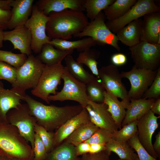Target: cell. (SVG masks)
Instances as JSON below:
<instances>
[{
	"instance_id": "7c38bea8",
	"label": "cell",
	"mask_w": 160,
	"mask_h": 160,
	"mask_svg": "<svg viewBox=\"0 0 160 160\" xmlns=\"http://www.w3.org/2000/svg\"><path fill=\"white\" fill-rule=\"evenodd\" d=\"M160 10L153 0H138L124 15L116 19L107 21L105 24L115 34L130 23L150 12Z\"/></svg>"
},
{
	"instance_id": "277c9868",
	"label": "cell",
	"mask_w": 160,
	"mask_h": 160,
	"mask_svg": "<svg viewBox=\"0 0 160 160\" xmlns=\"http://www.w3.org/2000/svg\"><path fill=\"white\" fill-rule=\"evenodd\" d=\"M45 65L33 55L28 56L24 64L17 69L16 79L10 89L24 96L27 90L36 86Z\"/></svg>"
},
{
	"instance_id": "ba28073f",
	"label": "cell",
	"mask_w": 160,
	"mask_h": 160,
	"mask_svg": "<svg viewBox=\"0 0 160 160\" xmlns=\"http://www.w3.org/2000/svg\"><path fill=\"white\" fill-rule=\"evenodd\" d=\"M62 79L64 81L62 89L55 95H49L48 97L49 102L72 100L78 102L80 105L84 107L87 106L89 99L86 92V84L72 76L65 66Z\"/></svg>"
},
{
	"instance_id": "5b68a950",
	"label": "cell",
	"mask_w": 160,
	"mask_h": 160,
	"mask_svg": "<svg viewBox=\"0 0 160 160\" xmlns=\"http://www.w3.org/2000/svg\"><path fill=\"white\" fill-rule=\"evenodd\" d=\"M64 68L62 62L53 65H45L36 86L31 90L32 94L49 104L48 97L50 94L54 95L57 93Z\"/></svg>"
},
{
	"instance_id": "8992f818",
	"label": "cell",
	"mask_w": 160,
	"mask_h": 160,
	"mask_svg": "<svg viewBox=\"0 0 160 160\" xmlns=\"http://www.w3.org/2000/svg\"><path fill=\"white\" fill-rule=\"evenodd\" d=\"M6 119L7 122L15 126L21 135L30 143L33 151L35 133L34 128L37 122L31 114L27 104L20 103L16 108L9 110L7 113Z\"/></svg>"
},
{
	"instance_id": "bcb514c9",
	"label": "cell",
	"mask_w": 160,
	"mask_h": 160,
	"mask_svg": "<svg viewBox=\"0 0 160 160\" xmlns=\"http://www.w3.org/2000/svg\"><path fill=\"white\" fill-rule=\"evenodd\" d=\"M75 147L78 156L89 153L90 144L85 142L79 143Z\"/></svg>"
},
{
	"instance_id": "7dc6e473",
	"label": "cell",
	"mask_w": 160,
	"mask_h": 160,
	"mask_svg": "<svg viewBox=\"0 0 160 160\" xmlns=\"http://www.w3.org/2000/svg\"><path fill=\"white\" fill-rule=\"evenodd\" d=\"M105 145L104 144H90L89 153H95L105 150Z\"/></svg>"
},
{
	"instance_id": "7a4b0ae2",
	"label": "cell",
	"mask_w": 160,
	"mask_h": 160,
	"mask_svg": "<svg viewBox=\"0 0 160 160\" xmlns=\"http://www.w3.org/2000/svg\"><path fill=\"white\" fill-rule=\"evenodd\" d=\"M46 26V33L51 39L67 40L82 31L88 24V18L83 12L65 9L51 12Z\"/></svg>"
},
{
	"instance_id": "c3c4849f",
	"label": "cell",
	"mask_w": 160,
	"mask_h": 160,
	"mask_svg": "<svg viewBox=\"0 0 160 160\" xmlns=\"http://www.w3.org/2000/svg\"><path fill=\"white\" fill-rule=\"evenodd\" d=\"M150 110L154 113L160 115V97L156 99L152 103Z\"/></svg>"
},
{
	"instance_id": "8fae6325",
	"label": "cell",
	"mask_w": 160,
	"mask_h": 160,
	"mask_svg": "<svg viewBox=\"0 0 160 160\" xmlns=\"http://www.w3.org/2000/svg\"><path fill=\"white\" fill-rule=\"evenodd\" d=\"M157 72V70L137 68L134 65L130 71L120 73L122 78L127 79L130 82L131 88L128 92L129 100L142 98L154 80Z\"/></svg>"
},
{
	"instance_id": "4dcf8cb0",
	"label": "cell",
	"mask_w": 160,
	"mask_h": 160,
	"mask_svg": "<svg viewBox=\"0 0 160 160\" xmlns=\"http://www.w3.org/2000/svg\"><path fill=\"white\" fill-rule=\"evenodd\" d=\"M64 60L67 70L77 80L86 84L95 77L84 68L82 64L75 61L71 55L66 56Z\"/></svg>"
},
{
	"instance_id": "db71d44e",
	"label": "cell",
	"mask_w": 160,
	"mask_h": 160,
	"mask_svg": "<svg viewBox=\"0 0 160 160\" xmlns=\"http://www.w3.org/2000/svg\"><path fill=\"white\" fill-rule=\"evenodd\" d=\"M11 160H19L18 159L15 158H11Z\"/></svg>"
},
{
	"instance_id": "30bf717a",
	"label": "cell",
	"mask_w": 160,
	"mask_h": 160,
	"mask_svg": "<svg viewBox=\"0 0 160 160\" xmlns=\"http://www.w3.org/2000/svg\"><path fill=\"white\" fill-rule=\"evenodd\" d=\"M49 17L33 5L30 17L25 24L30 31L32 41L31 48L35 53H39L43 46L50 40L46 33V26Z\"/></svg>"
},
{
	"instance_id": "ee69618b",
	"label": "cell",
	"mask_w": 160,
	"mask_h": 160,
	"mask_svg": "<svg viewBox=\"0 0 160 160\" xmlns=\"http://www.w3.org/2000/svg\"><path fill=\"white\" fill-rule=\"evenodd\" d=\"M11 15V10L0 9V28L4 30L7 28Z\"/></svg>"
},
{
	"instance_id": "9c48e42d",
	"label": "cell",
	"mask_w": 160,
	"mask_h": 160,
	"mask_svg": "<svg viewBox=\"0 0 160 160\" xmlns=\"http://www.w3.org/2000/svg\"><path fill=\"white\" fill-rule=\"evenodd\" d=\"M129 49L136 68L155 71L160 67V44L140 41Z\"/></svg>"
},
{
	"instance_id": "60d3db41",
	"label": "cell",
	"mask_w": 160,
	"mask_h": 160,
	"mask_svg": "<svg viewBox=\"0 0 160 160\" xmlns=\"http://www.w3.org/2000/svg\"><path fill=\"white\" fill-rule=\"evenodd\" d=\"M160 97V67L157 70L156 75L149 88L145 91L142 98L156 99Z\"/></svg>"
},
{
	"instance_id": "6da1fadb",
	"label": "cell",
	"mask_w": 160,
	"mask_h": 160,
	"mask_svg": "<svg viewBox=\"0 0 160 160\" xmlns=\"http://www.w3.org/2000/svg\"><path fill=\"white\" fill-rule=\"evenodd\" d=\"M22 97V100L28 105L31 114L36 118L37 124L49 132L57 130L80 112L84 107L80 105L62 107L46 105L28 95Z\"/></svg>"
},
{
	"instance_id": "f1b7e54d",
	"label": "cell",
	"mask_w": 160,
	"mask_h": 160,
	"mask_svg": "<svg viewBox=\"0 0 160 160\" xmlns=\"http://www.w3.org/2000/svg\"><path fill=\"white\" fill-rule=\"evenodd\" d=\"M137 0H115L103 11L106 19L111 21L124 15L136 3Z\"/></svg>"
},
{
	"instance_id": "d590c367",
	"label": "cell",
	"mask_w": 160,
	"mask_h": 160,
	"mask_svg": "<svg viewBox=\"0 0 160 160\" xmlns=\"http://www.w3.org/2000/svg\"><path fill=\"white\" fill-rule=\"evenodd\" d=\"M25 54H16L11 51L0 49V61L12 66L17 69L21 66L27 58Z\"/></svg>"
},
{
	"instance_id": "603a6c76",
	"label": "cell",
	"mask_w": 160,
	"mask_h": 160,
	"mask_svg": "<svg viewBox=\"0 0 160 160\" xmlns=\"http://www.w3.org/2000/svg\"><path fill=\"white\" fill-rule=\"evenodd\" d=\"M21 100L22 96L11 89H5L0 81V122H7V113L10 109L16 108Z\"/></svg>"
},
{
	"instance_id": "7bdbcfd3",
	"label": "cell",
	"mask_w": 160,
	"mask_h": 160,
	"mask_svg": "<svg viewBox=\"0 0 160 160\" xmlns=\"http://www.w3.org/2000/svg\"><path fill=\"white\" fill-rule=\"evenodd\" d=\"M111 153L106 150L95 153H88L82 155L81 160H109Z\"/></svg>"
},
{
	"instance_id": "d6986e66",
	"label": "cell",
	"mask_w": 160,
	"mask_h": 160,
	"mask_svg": "<svg viewBox=\"0 0 160 160\" xmlns=\"http://www.w3.org/2000/svg\"><path fill=\"white\" fill-rule=\"evenodd\" d=\"M90 121L88 113L85 107L80 112L68 120L55 132V147L61 143L81 125Z\"/></svg>"
},
{
	"instance_id": "83f0119b",
	"label": "cell",
	"mask_w": 160,
	"mask_h": 160,
	"mask_svg": "<svg viewBox=\"0 0 160 160\" xmlns=\"http://www.w3.org/2000/svg\"><path fill=\"white\" fill-rule=\"evenodd\" d=\"M105 145V150L110 153L112 152L115 153L120 159L139 160L137 154L127 142H120L112 139Z\"/></svg>"
},
{
	"instance_id": "4fadbf2b",
	"label": "cell",
	"mask_w": 160,
	"mask_h": 160,
	"mask_svg": "<svg viewBox=\"0 0 160 160\" xmlns=\"http://www.w3.org/2000/svg\"><path fill=\"white\" fill-rule=\"evenodd\" d=\"M98 77L105 90L125 102H130L128 92L121 81V73L116 66L110 64L98 69Z\"/></svg>"
},
{
	"instance_id": "b9f144b4",
	"label": "cell",
	"mask_w": 160,
	"mask_h": 160,
	"mask_svg": "<svg viewBox=\"0 0 160 160\" xmlns=\"http://www.w3.org/2000/svg\"><path fill=\"white\" fill-rule=\"evenodd\" d=\"M33 152V160H44L48 154L41 138L36 133L35 135Z\"/></svg>"
},
{
	"instance_id": "cb8c5ba5",
	"label": "cell",
	"mask_w": 160,
	"mask_h": 160,
	"mask_svg": "<svg viewBox=\"0 0 160 160\" xmlns=\"http://www.w3.org/2000/svg\"><path fill=\"white\" fill-rule=\"evenodd\" d=\"M104 94V100L103 103L108 106V111L111 115L118 129H120L125 116L126 107L129 103L119 101L117 97L105 90Z\"/></svg>"
},
{
	"instance_id": "5bb4252c",
	"label": "cell",
	"mask_w": 160,
	"mask_h": 160,
	"mask_svg": "<svg viewBox=\"0 0 160 160\" xmlns=\"http://www.w3.org/2000/svg\"><path fill=\"white\" fill-rule=\"evenodd\" d=\"M159 117L156 116L150 110L137 119L138 140L149 154L156 159L159 157L153 148L152 138L158 127L157 120Z\"/></svg>"
},
{
	"instance_id": "3957f363",
	"label": "cell",
	"mask_w": 160,
	"mask_h": 160,
	"mask_svg": "<svg viewBox=\"0 0 160 160\" xmlns=\"http://www.w3.org/2000/svg\"><path fill=\"white\" fill-rule=\"evenodd\" d=\"M0 151L10 158L33 160V151L17 128L8 122H0Z\"/></svg>"
},
{
	"instance_id": "74e56055",
	"label": "cell",
	"mask_w": 160,
	"mask_h": 160,
	"mask_svg": "<svg viewBox=\"0 0 160 160\" xmlns=\"http://www.w3.org/2000/svg\"><path fill=\"white\" fill-rule=\"evenodd\" d=\"M113 132L108 129L99 128L85 142L89 144H100L105 145L112 139Z\"/></svg>"
},
{
	"instance_id": "9a60e30c",
	"label": "cell",
	"mask_w": 160,
	"mask_h": 160,
	"mask_svg": "<svg viewBox=\"0 0 160 160\" xmlns=\"http://www.w3.org/2000/svg\"><path fill=\"white\" fill-rule=\"evenodd\" d=\"M106 105L89 100L85 108L87 110L92 123L99 128L110 130L113 132L118 128L111 115L108 111Z\"/></svg>"
},
{
	"instance_id": "44dd1931",
	"label": "cell",
	"mask_w": 160,
	"mask_h": 160,
	"mask_svg": "<svg viewBox=\"0 0 160 160\" xmlns=\"http://www.w3.org/2000/svg\"><path fill=\"white\" fill-rule=\"evenodd\" d=\"M143 20L137 19L130 23L116 33L118 41L130 47L140 41Z\"/></svg>"
},
{
	"instance_id": "ac0fdd59",
	"label": "cell",
	"mask_w": 160,
	"mask_h": 160,
	"mask_svg": "<svg viewBox=\"0 0 160 160\" xmlns=\"http://www.w3.org/2000/svg\"><path fill=\"white\" fill-rule=\"evenodd\" d=\"M160 10L143 16L140 41L160 44Z\"/></svg>"
},
{
	"instance_id": "1f68e13d",
	"label": "cell",
	"mask_w": 160,
	"mask_h": 160,
	"mask_svg": "<svg viewBox=\"0 0 160 160\" xmlns=\"http://www.w3.org/2000/svg\"><path fill=\"white\" fill-rule=\"evenodd\" d=\"M100 52L91 48L80 52L76 61L86 65L94 74L98 77V69L97 60L99 58ZM99 78V77H98Z\"/></svg>"
},
{
	"instance_id": "11a10c76",
	"label": "cell",
	"mask_w": 160,
	"mask_h": 160,
	"mask_svg": "<svg viewBox=\"0 0 160 160\" xmlns=\"http://www.w3.org/2000/svg\"><path fill=\"white\" fill-rule=\"evenodd\" d=\"M118 160H123V159H118Z\"/></svg>"
},
{
	"instance_id": "52a82bcc",
	"label": "cell",
	"mask_w": 160,
	"mask_h": 160,
	"mask_svg": "<svg viewBox=\"0 0 160 160\" xmlns=\"http://www.w3.org/2000/svg\"><path fill=\"white\" fill-rule=\"evenodd\" d=\"M106 20L104 13L101 12L94 20L89 22L82 31L73 35L74 37L80 38L90 37L95 41L97 44L109 45L120 51L121 48L118 44L117 36L107 27L105 24Z\"/></svg>"
},
{
	"instance_id": "e0dca14e",
	"label": "cell",
	"mask_w": 160,
	"mask_h": 160,
	"mask_svg": "<svg viewBox=\"0 0 160 160\" xmlns=\"http://www.w3.org/2000/svg\"><path fill=\"white\" fill-rule=\"evenodd\" d=\"M84 0H39L35 5L39 10L48 16L51 12H58L69 9L83 12Z\"/></svg>"
},
{
	"instance_id": "681fc988",
	"label": "cell",
	"mask_w": 160,
	"mask_h": 160,
	"mask_svg": "<svg viewBox=\"0 0 160 160\" xmlns=\"http://www.w3.org/2000/svg\"><path fill=\"white\" fill-rule=\"evenodd\" d=\"M156 140L153 145V148L158 154L159 157L160 155V132L159 131L156 135Z\"/></svg>"
},
{
	"instance_id": "f546056e",
	"label": "cell",
	"mask_w": 160,
	"mask_h": 160,
	"mask_svg": "<svg viewBox=\"0 0 160 160\" xmlns=\"http://www.w3.org/2000/svg\"><path fill=\"white\" fill-rule=\"evenodd\" d=\"M44 160H81L76 153V147L63 142L48 153Z\"/></svg>"
},
{
	"instance_id": "d6a6232c",
	"label": "cell",
	"mask_w": 160,
	"mask_h": 160,
	"mask_svg": "<svg viewBox=\"0 0 160 160\" xmlns=\"http://www.w3.org/2000/svg\"><path fill=\"white\" fill-rule=\"evenodd\" d=\"M86 92L89 100L98 103H103L105 90L100 80L98 77L86 84Z\"/></svg>"
},
{
	"instance_id": "f35d334b",
	"label": "cell",
	"mask_w": 160,
	"mask_h": 160,
	"mask_svg": "<svg viewBox=\"0 0 160 160\" xmlns=\"http://www.w3.org/2000/svg\"><path fill=\"white\" fill-rule=\"evenodd\" d=\"M127 142L136 152L139 160H159L153 158L147 152L139 141L137 134Z\"/></svg>"
},
{
	"instance_id": "f6af8a7d",
	"label": "cell",
	"mask_w": 160,
	"mask_h": 160,
	"mask_svg": "<svg viewBox=\"0 0 160 160\" xmlns=\"http://www.w3.org/2000/svg\"><path fill=\"white\" fill-rule=\"evenodd\" d=\"M112 64L116 66L125 65L127 63V58L126 55L121 53H117L113 54L111 57Z\"/></svg>"
},
{
	"instance_id": "7402d4cb",
	"label": "cell",
	"mask_w": 160,
	"mask_h": 160,
	"mask_svg": "<svg viewBox=\"0 0 160 160\" xmlns=\"http://www.w3.org/2000/svg\"><path fill=\"white\" fill-rule=\"evenodd\" d=\"M155 99H131L126 108V113L121 124L122 127L129 122L137 120L150 111Z\"/></svg>"
},
{
	"instance_id": "e575fe53",
	"label": "cell",
	"mask_w": 160,
	"mask_h": 160,
	"mask_svg": "<svg viewBox=\"0 0 160 160\" xmlns=\"http://www.w3.org/2000/svg\"><path fill=\"white\" fill-rule=\"evenodd\" d=\"M137 120L125 125L115 132H113L112 139L120 142H126L137 133Z\"/></svg>"
},
{
	"instance_id": "4316f807",
	"label": "cell",
	"mask_w": 160,
	"mask_h": 160,
	"mask_svg": "<svg viewBox=\"0 0 160 160\" xmlns=\"http://www.w3.org/2000/svg\"><path fill=\"white\" fill-rule=\"evenodd\" d=\"M99 128L91 121L82 124L63 142L76 146L89 138Z\"/></svg>"
},
{
	"instance_id": "f907efd6",
	"label": "cell",
	"mask_w": 160,
	"mask_h": 160,
	"mask_svg": "<svg viewBox=\"0 0 160 160\" xmlns=\"http://www.w3.org/2000/svg\"><path fill=\"white\" fill-rule=\"evenodd\" d=\"M12 0H0V9L10 10V4Z\"/></svg>"
},
{
	"instance_id": "816d5d0a",
	"label": "cell",
	"mask_w": 160,
	"mask_h": 160,
	"mask_svg": "<svg viewBox=\"0 0 160 160\" xmlns=\"http://www.w3.org/2000/svg\"><path fill=\"white\" fill-rule=\"evenodd\" d=\"M4 32V30L0 28V49L3 46Z\"/></svg>"
},
{
	"instance_id": "d4e9b609",
	"label": "cell",
	"mask_w": 160,
	"mask_h": 160,
	"mask_svg": "<svg viewBox=\"0 0 160 160\" xmlns=\"http://www.w3.org/2000/svg\"><path fill=\"white\" fill-rule=\"evenodd\" d=\"M48 43L60 50L66 51L76 49L80 52L89 49L97 45L95 41L90 37L75 41L53 39H51Z\"/></svg>"
},
{
	"instance_id": "484cf974",
	"label": "cell",
	"mask_w": 160,
	"mask_h": 160,
	"mask_svg": "<svg viewBox=\"0 0 160 160\" xmlns=\"http://www.w3.org/2000/svg\"><path fill=\"white\" fill-rule=\"evenodd\" d=\"M73 50L63 51L56 49L52 45L47 43L42 47L37 57L41 62L47 65H52L62 62L66 56L71 55Z\"/></svg>"
},
{
	"instance_id": "8d00e7d4",
	"label": "cell",
	"mask_w": 160,
	"mask_h": 160,
	"mask_svg": "<svg viewBox=\"0 0 160 160\" xmlns=\"http://www.w3.org/2000/svg\"><path fill=\"white\" fill-rule=\"evenodd\" d=\"M34 131L41 138L47 152L48 153L51 152L55 147L54 144L55 132L47 131L37 123L35 126Z\"/></svg>"
},
{
	"instance_id": "836d02e7",
	"label": "cell",
	"mask_w": 160,
	"mask_h": 160,
	"mask_svg": "<svg viewBox=\"0 0 160 160\" xmlns=\"http://www.w3.org/2000/svg\"><path fill=\"white\" fill-rule=\"evenodd\" d=\"M115 0H84L83 7L86 16L93 20L102 10L111 5Z\"/></svg>"
},
{
	"instance_id": "ab89813d",
	"label": "cell",
	"mask_w": 160,
	"mask_h": 160,
	"mask_svg": "<svg viewBox=\"0 0 160 160\" xmlns=\"http://www.w3.org/2000/svg\"><path fill=\"white\" fill-rule=\"evenodd\" d=\"M17 74L16 68L0 61V80H6L12 84L16 79Z\"/></svg>"
},
{
	"instance_id": "f5cc1de1",
	"label": "cell",
	"mask_w": 160,
	"mask_h": 160,
	"mask_svg": "<svg viewBox=\"0 0 160 160\" xmlns=\"http://www.w3.org/2000/svg\"><path fill=\"white\" fill-rule=\"evenodd\" d=\"M0 160H11L9 158L0 151Z\"/></svg>"
},
{
	"instance_id": "2e32d148",
	"label": "cell",
	"mask_w": 160,
	"mask_h": 160,
	"mask_svg": "<svg viewBox=\"0 0 160 160\" xmlns=\"http://www.w3.org/2000/svg\"><path fill=\"white\" fill-rule=\"evenodd\" d=\"M10 41L14 49L19 50L27 56L31 54L32 37L29 29L25 25L17 26L10 31L4 32V41Z\"/></svg>"
},
{
	"instance_id": "ffe728a7",
	"label": "cell",
	"mask_w": 160,
	"mask_h": 160,
	"mask_svg": "<svg viewBox=\"0 0 160 160\" xmlns=\"http://www.w3.org/2000/svg\"><path fill=\"white\" fill-rule=\"evenodd\" d=\"M33 0H12L10 4L11 15L7 28L25 25L31 15Z\"/></svg>"
}]
</instances>
